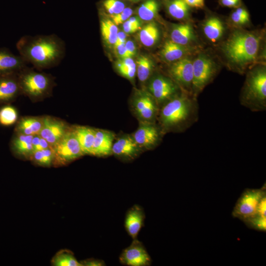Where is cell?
I'll use <instances>...</instances> for the list:
<instances>
[{"label": "cell", "instance_id": "8d00e7d4", "mask_svg": "<svg viewBox=\"0 0 266 266\" xmlns=\"http://www.w3.org/2000/svg\"><path fill=\"white\" fill-rule=\"evenodd\" d=\"M133 10L130 7H125L121 12L111 16V20L118 26L127 21L133 14Z\"/></svg>", "mask_w": 266, "mask_h": 266}, {"label": "cell", "instance_id": "f6af8a7d", "mask_svg": "<svg viewBox=\"0 0 266 266\" xmlns=\"http://www.w3.org/2000/svg\"><path fill=\"white\" fill-rule=\"evenodd\" d=\"M191 8L202 9L204 7V0H183Z\"/></svg>", "mask_w": 266, "mask_h": 266}, {"label": "cell", "instance_id": "60d3db41", "mask_svg": "<svg viewBox=\"0 0 266 266\" xmlns=\"http://www.w3.org/2000/svg\"><path fill=\"white\" fill-rule=\"evenodd\" d=\"M122 27L123 31L127 34L134 33L141 28L132 23L128 20L123 23Z\"/></svg>", "mask_w": 266, "mask_h": 266}, {"label": "cell", "instance_id": "ac0fdd59", "mask_svg": "<svg viewBox=\"0 0 266 266\" xmlns=\"http://www.w3.org/2000/svg\"><path fill=\"white\" fill-rule=\"evenodd\" d=\"M26 63L20 55H16L6 49L0 48V74L20 71L26 66Z\"/></svg>", "mask_w": 266, "mask_h": 266}, {"label": "cell", "instance_id": "d6a6232c", "mask_svg": "<svg viewBox=\"0 0 266 266\" xmlns=\"http://www.w3.org/2000/svg\"><path fill=\"white\" fill-rule=\"evenodd\" d=\"M17 119L16 109L12 106H7L0 110V123L4 126L13 124Z\"/></svg>", "mask_w": 266, "mask_h": 266}, {"label": "cell", "instance_id": "83f0119b", "mask_svg": "<svg viewBox=\"0 0 266 266\" xmlns=\"http://www.w3.org/2000/svg\"><path fill=\"white\" fill-rule=\"evenodd\" d=\"M100 31L106 44L113 47L119 32L117 26L110 19H103L100 22Z\"/></svg>", "mask_w": 266, "mask_h": 266}, {"label": "cell", "instance_id": "1f68e13d", "mask_svg": "<svg viewBox=\"0 0 266 266\" xmlns=\"http://www.w3.org/2000/svg\"><path fill=\"white\" fill-rule=\"evenodd\" d=\"M33 160L41 166H49L54 159V151L50 147L33 152L31 155Z\"/></svg>", "mask_w": 266, "mask_h": 266}, {"label": "cell", "instance_id": "74e56055", "mask_svg": "<svg viewBox=\"0 0 266 266\" xmlns=\"http://www.w3.org/2000/svg\"><path fill=\"white\" fill-rule=\"evenodd\" d=\"M33 152L38 150H41L50 147L48 142L39 134L34 135L33 141Z\"/></svg>", "mask_w": 266, "mask_h": 266}, {"label": "cell", "instance_id": "30bf717a", "mask_svg": "<svg viewBox=\"0 0 266 266\" xmlns=\"http://www.w3.org/2000/svg\"><path fill=\"white\" fill-rule=\"evenodd\" d=\"M54 159L66 164L84 155L73 132H66L54 146Z\"/></svg>", "mask_w": 266, "mask_h": 266}, {"label": "cell", "instance_id": "ffe728a7", "mask_svg": "<svg viewBox=\"0 0 266 266\" xmlns=\"http://www.w3.org/2000/svg\"><path fill=\"white\" fill-rule=\"evenodd\" d=\"M170 40L178 44L192 46L196 40L194 30L189 24H179L173 26L170 32Z\"/></svg>", "mask_w": 266, "mask_h": 266}, {"label": "cell", "instance_id": "c3c4849f", "mask_svg": "<svg viewBox=\"0 0 266 266\" xmlns=\"http://www.w3.org/2000/svg\"><path fill=\"white\" fill-rule=\"evenodd\" d=\"M129 0L132 2H138L142 0Z\"/></svg>", "mask_w": 266, "mask_h": 266}, {"label": "cell", "instance_id": "bcb514c9", "mask_svg": "<svg viewBox=\"0 0 266 266\" xmlns=\"http://www.w3.org/2000/svg\"><path fill=\"white\" fill-rule=\"evenodd\" d=\"M83 266H105L104 262L100 260L90 259L82 261L80 262Z\"/></svg>", "mask_w": 266, "mask_h": 266}, {"label": "cell", "instance_id": "b9f144b4", "mask_svg": "<svg viewBox=\"0 0 266 266\" xmlns=\"http://www.w3.org/2000/svg\"><path fill=\"white\" fill-rule=\"evenodd\" d=\"M117 57L121 59L131 58L128 54L125 46V43H122L113 47Z\"/></svg>", "mask_w": 266, "mask_h": 266}, {"label": "cell", "instance_id": "6da1fadb", "mask_svg": "<svg viewBox=\"0 0 266 266\" xmlns=\"http://www.w3.org/2000/svg\"><path fill=\"white\" fill-rule=\"evenodd\" d=\"M16 48L27 63L38 68L58 65L66 52L64 41L55 34L23 36L17 41Z\"/></svg>", "mask_w": 266, "mask_h": 266}, {"label": "cell", "instance_id": "3957f363", "mask_svg": "<svg viewBox=\"0 0 266 266\" xmlns=\"http://www.w3.org/2000/svg\"><path fill=\"white\" fill-rule=\"evenodd\" d=\"M261 36L242 30L232 33L222 46V51L232 66L243 71L258 56Z\"/></svg>", "mask_w": 266, "mask_h": 266}, {"label": "cell", "instance_id": "e575fe53", "mask_svg": "<svg viewBox=\"0 0 266 266\" xmlns=\"http://www.w3.org/2000/svg\"><path fill=\"white\" fill-rule=\"evenodd\" d=\"M230 18L234 24L241 25L249 22L250 16L247 9L240 5L235 8L232 12Z\"/></svg>", "mask_w": 266, "mask_h": 266}, {"label": "cell", "instance_id": "ee69618b", "mask_svg": "<svg viewBox=\"0 0 266 266\" xmlns=\"http://www.w3.org/2000/svg\"><path fill=\"white\" fill-rule=\"evenodd\" d=\"M241 0H219L220 5L224 7L236 8L241 5Z\"/></svg>", "mask_w": 266, "mask_h": 266}, {"label": "cell", "instance_id": "4fadbf2b", "mask_svg": "<svg viewBox=\"0 0 266 266\" xmlns=\"http://www.w3.org/2000/svg\"><path fill=\"white\" fill-rule=\"evenodd\" d=\"M119 261L122 264L129 266H147L151 263L145 248L137 239H133L131 245L122 251Z\"/></svg>", "mask_w": 266, "mask_h": 266}, {"label": "cell", "instance_id": "4316f807", "mask_svg": "<svg viewBox=\"0 0 266 266\" xmlns=\"http://www.w3.org/2000/svg\"><path fill=\"white\" fill-rule=\"evenodd\" d=\"M136 73L141 82H146L150 77L154 68V64L148 57L141 55L136 62Z\"/></svg>", "mask_w": 266, "mask_h": 266}, {"label": "cell", "instance_id": "484cf974", "mask_svg": "<svg viewBox=\"0 0 266 266\" xmlns=\"http://www.w3.org/2000/svg\"><path fill=\"white\" fill-rule=\"evenodd\" d=\"M159 4L157 0H145L137 8L138 17L144 21H151L157 16Z\"/></svg>", "mask_w": 266, "mask_h": 266}, {"label": "cell", "instance_id": "d6986e66", "mask_svg": "<svg viewBox=\"0 0 266 266\" xmlns=\"http://www.w3.org/2000/svg\"><path fill=\"white\" fill-rule=\"evenodd\" d=\"M114 134L103 130H95L92 155L103 157L112 154Z\"/></svg>", "mask_w": 266, "mask_h": 266}, {"label": "cell", "instance_id": "7dc6e473", "mask_svg": "<svg viewBox=\"0 0 266 266\" xmlns=\"http://www.w3.org/2000/svg\"><path fill=\"white\" fill-rule=\"evenodd\" d=\"M127 33L124 31L118 32L116 42L113 47L122 43H125L127 40Z\"/></svg>", "mask_w": 266, "mask_h": 266}, {"label": "cell", "instance_id": "52a82bcc", "mask_svg": "<svg viewBox=\"0 0 266 266\" xmlns=\"http://www.w3.org/2000/svg\"><path fill=\"white\" fill-rule=\"evenodd\" d=\"M20 71V87L28 95L33 97H40L49 90L51 81L46 74L27 69L26 66Z\"/></svg>", "mask_w": 266, "mask_h": 266}, {"label": "cell", "instance_id": "cb8c5ba5", "mask_svg": "<svg viewBox=\"0 0 266 266\" xmlns=\"http://www.w3.org/2000/svg\"><path fill=\"white\" fill-rule=\"evenodd\" d=\"M160 33L157 24L154 22H150L139 30L138 38L143 46L150 47L155 45L158 41Z\"/></svg>", "mask_w": 266, "mask_h": 266}, {"label": "cell", "instance_id": "2e32d148", "mask_svg": "<svg viewBox=\"0 0 266 266\" xmlns=\"http://www.w3.org/2000/svg\"><path fill=\"white\" fill-rule=\"evenodd\" d=\"M196 50V48L193 46L180 45L170 39L164 43L160 54L164 60L172 63L188 57Z\"/></svg>", "mask_w": 266, "mask_h": 266}, {"label": "cell", "instance_id": "9a60e30c", "mask_svg": "<svg viewBox=\"0 0 266 266\" xmlns=\"http://www.w3.org/2000/svg\"><path fill=\"white\" fill-rule=\"evenodd\" d=\"M66 133L63 123L46 117L42 120V126L39 135L45 139L50 146L54 147Z\"/></svg>", "mask_w": 266, "mask_h": 266}, {"label": "cell", "instance_id": "7402d4cb", "mask_svg": "<svg viewBox=\"0 0 266 266\" xmlns=\"http://www.w3.org/2000/svg\"><path fill=\"white\" fill-rule=\"evenodd\" d=\"M73 132L84 154L92 155L95 130L87 127L78 126Z\"/></svg>", "mask_w": 266, "mask_h": 266}, {"label": "cell", "instance_id": "f546056e", "mask_svg": "<svg viewBox=\"0 0 266 266\" xmlns=\"http://www.w3.org/2000/svg\"><path fill=\"white\" fill-rule=\"evenodd\" d=\"M33 135L21 134L15 138L13 146L16 152L22 155H31L33 152Z\"/></svg>", "mask_w": 266, "mask_h": 266}, {"label": "cell", "instance_id": "7c38bea8", "mask_svg": "<svg viewBox=\"0 0 266 266\" xmlns=\"http://www.w3.org/2000/svg\"><path fill=\"white\" fill-rule=\"evenodd\" d=\"M163 133L160 127L155 123L140 122L138 128L132 136L141 149H150L158 144Z\"/></svg>", "mask_w": 266, "mask_h": 266}, {"label": "cell", "instance_id": "8992f818", "mask_svg": "<svg viewBox=\"0 0 266 266\" xmlns=\"http://www.w3.org/2000/svg\"><path fill=\"white\" fill-rule=\"evenodd\" d=\"M266 196L265 185L260 189H246L236 202L232 216L244 221L254 215L260 201Z\"/></svg>", "mask_w": 266, "mask_h": 266}, {"label": "cell", "instance_id": "44dd1931", "mask_svg": "<svg viewBox=\"0 0 266 266\" xmlns=\"http://www.w3.org/2000/svg\"><path fill=\"white\" fill-rule=\"evenodd\" d=\"M203 32L206 38L212 42H215L223 36L225 28L220 18L216 16L207 18L203 24Z\"/></svg>", "mask_w": 266, "mask_h": 266}, {"label": "cell", "instance_id": "ab89813d", "mask_svg": "<svg viewBox=\"0 0 266 266\" xmlns=\"http://www.w3.org/2000/svg\"><path fill=\"white\" fill-rule=\"evenodd\" d=\"M136 66L135 63L132 58L119 59L115 64L116 68Z\"/></svg>", "mask_w": 266, "mask_h": 266}, {"label": "cell", "instance_id": "5bb4252c", "mask_svg": "<svg viewBox=\"0 0 266 266\" xmlns=\"http://www.w3.org/2000/svg\"><path fill=\"white\" fill-rule=\"evenodd\" d=\"M141 150L132 136L126 134L119 137L113 143L112 153L119 158L131 160L136 157Z\"/></svg>", "mask_w": 266, "mask_h": 266}, {"label": "cell", "instance_id": "277c9868", "mask_svg": "<svg viewBox=\"0 0 266 266\" xmlns=\"http://www.w3.org/2000/svg\"><path fill=\"white\" fill-rule=\"evenodd\" d=\"M240 104L252 111L266 109V69L259 66L251 70L246 76L240 97Z\"/></svg>", "mask_w": 266, "mask_h": 266}, {"label": "cell", "instance_id": "f1b7e54d", "mask_svg": "<svg viewBox=\"0 0 266 266\" xmlns=\"http://www.w3.org/2000/svg\"><path fill=\"white\" fill-rule=\"evenodd\" d=\"M51 264L55 266H82L73 253L66 249L58 252L53 257Z\"/></svg>", "mask_w": 266, "mask_h": 266}, {"label": "cell", "instance_id": "603a6c76", "mask_svg": "<svg viewBox=\"0 0 266 266\" xmlns=\"http://www.w3.org/2000/svg\"><path fill=\"white\" fill-rule=\"evenodd\" d=\"M168 14L176 20H186L190 15L191 7L183 0H165Z\"/></svg>", "mask_w": 266, "mask_h": 266}, {"label": "cell", "instance_id": "7bdbcfd3", "mask_svg": "<svg viewBox=\"0 0 266 266\" xmlns=\"http://www.w3.org/2000/svg\"><path fill=\"white\" fill-rule=\"evenodd\" d=\"M126 50L131 58L134 56L136 53V48L133 41L128 40L125 43Z\"/></svg>", "mask_w": 266, "mask_h": 266}, {"label": "cell", "instance_id": "d4e9b609", "mask_svg": "<svg viewBox=\"0 0 266 266\" xmlns=\"http://www.w3.org/2000/svg\"><path fill=\"white\" fill-rule=\"evenodd\" d=\"M20 88L19 81L12 77L0 79V100H7L12 99Z\"/></svg>", "mask_w": 266, "mask_h": 266}, {"label": "cell", "instance_id": "9c48e42d", "mask_svg": "<svg viewBox=\"0 0 266 266\" xmlns=\"http://www.w3.org/2000/svg\"><path fill=\"white\" fill-rule=\"evenodd\" d=\"M132 109L140 122L155 123L160 107L147 91H137L132 101Z\"/></svg>", "mask_w": 266, "mask_h": 266}, {"label": "cell", "instance_id": "e0dca14e", "mask_svg": "<svg viewBox=\"0 0 266 266\" xmlns=\"http://www.w3.org/2000/svg\"><path fill=\"white\" fill-rule=\"evenodd\" d=\"M145 218L143 209L138 205H134L127 211L125 219V227L133 239L137 238L143 226Z\"/></svg>", "mask_w": 266, "mask_h": 266}, {"label": "cell", "instance_id": "4dcf8cb0", "mask_svg": "<svg viewBox=\"0 0 266 266\" xmlns=\"http://www.w3.org/2000/svg\"><path fill=\"white\" fill-rule=\"evenodd\" d=\"M42 126V121L34 118H26L20 121L18 130L27 135L39 134Z\"/></svg>", "mask_w": 266, "mask_h": 266}, {"label": "cell", "instance_id": "ba28073f", "mask_svg": "<svg viewBox=\"0 0 266 266\" xmlns=\"http://www.w3.org/2000/svg\"><path fill=\"white\" fill-rule=\"evenodd\" d=\"M171 79L161 74H156L149 80L147 91L152 95L160 108L167 101L182 91Z\"/></svg>", "mask_w": 266, "mask_h": 266}, {"label": "cell", "instance_id": "836d02e7", "mask_svg": "<svg viewBox=\"0 0 266 266\" xmlns=\"http://www.w3.org/2000/svg\"><path fill=\"white\" fill-rule=\"evenodd\" d=\"M243 222L250 229L261 232L266 231V216L256 213Z\"/></svg>", "mask_w": 266, "mask_h": 266}, {"label": "cell", "instance_id": "d590c367", "mask_svg": "<svg viewBox=\"0 0 266 266\" xmlns=\"http://www.w3.org/2000/svg\"><path fill=\"white\" fill-rule=\"evenodd\" d=\"M103 6L111 16L118 14L126 7L124 2L120 0H104Z\"/></svg>", "mask_w": 266, "mask_h": 266}, {"label": "cell", "instance_id": "f35d334b", "mask_svg": "<svg viewBox=\"0 0 266 266\" xmlns=\"http://www.w3.org/2000/svg\"><path fill=\"white\" fill-rule=\"evenodd\" d=\"M117 71L123 77L133 81L136 74V66L126 68H116Z\"/></svg>", "mask_w": 266, "mask_h": 266}, {"label": "cell", "instance_id": "5b68a950", "mask_svg": "<svg viewBox=\"0 0 266 266\" xmlns=\"http://www.w3.org/2000/svg\"><path fill=\"white\" fill-rule=\"evenodd\" d=\"M193 72L192 96L197 99L198 95L215 76L217 67L210 57L201 54L193 61Z\"/></svg>", "mask_w": 266, "mask_h": 266}, {"label": "cell", "instance_id": "8fae6325", "mask_svg": "<svg viewBox=\"0 0 266 266\" xmlns=\"http://www.w3.org/2000/svg\"><path fill=\"white\" fill-rule=\"evenodd\" d=\"M168 73L183 92L192 96L193 72V61L191 59L186 57L172 63Z\"/></svg>", "mask_w": 266, "mask_h": 266}, {"label": "cell", "instance_id": "7a4b0ae2", "mask_svg": "<svg viewBox=\"0 0 266 266\" xmlns=\"http://www.w3.org/2000/svg\"><path fill=\"white\" fill-rule=\"evenodd\" d=\"M198 111L197 99L182 91L160 108L157 119L163 133L182 132L198 121Z\"/></svg>", "mask_w": 266, "mask_h": 266}]
</instances>
